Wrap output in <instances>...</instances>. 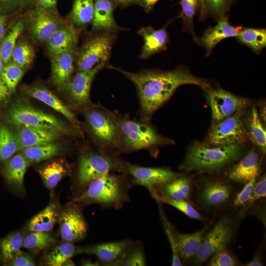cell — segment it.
I'll return each mask as SVG.
<instances>
[{
    "instance_id": "6da1fadb",
    "label": "cell",
    "mask_w": 266,
    "mask_h": 266,
    "mask_svg": "<svg viewBox=\"0 0 266 266\" xmlns=\"http://www.w3.org/2000/svg\"><path fill=\"white\" fill-rule=\"evenodd\" d=\"M109 67L120 72L134 85L139 103V120L142 121L150 122L154 113L181 85L194 84L206 91L210 88L206 81L182 68L168 71L147 69L132 72L112 66Z\"/></svg>"
},
{
    "instance_id": "7a4b0ae2",
    "label": "cell",
    "mask_w": 266,
    "mask_h": 266,
    "mask_svg": "<svg viewBox=\"0 0 266 266\" xmlns=\"http://www.w3.org/2000/svg\"><path fill=\"white\" fill-rule=\"evenodd\" d=\"M133 186L126 174L108 173L92 180L73 201L97 203L102 208L119 209L130 201L129 191Z\"/></svg>"
},
{
    "instance_id": "3957f363",
    "label": "cell",
    "mask_w": 266,
    "mask_h": 266,
    "mask_svg": "<svg viewBox=\"0 0 266 266\" xmlns=\"http://www.w3.org/2000/svg\"><path fill=\"white\" fill-rule=\"evenodd\" d=\"M241 151L239 144L210 147L196 142L187 152L180 169L187 171L218 172L237 160Z\"/></svg>"
},
{
    "instance_id": "277c9868",
    "label": "cell",
    "mask_w": 266,
    "mask_h": 266,
    "mask_svg": "<svg viewBox=\"0 0 266 266\" xmlns=\"http://www.w3.org/2000/svg\"><path fill=\"white\" fill-rule=\"evenodd\" d=\"M120 132V154L147 150L153 156L160 146L172 143L162 136L150 122L135 121L117 113Z\"/></svg>"
},
{
    "instance_id": "5b68a950",
    "label": "cell",
    "mask_w": 266,
    "mask_h": 266,
    "mask_svg": "<svg viewBox=\"0 0 266 266\" xmlns=\"http://www.w3.org/2000/svg\"><path fill=\"white\" fill-rule=\"evenodd\" d=\"M86 125L98 147L120 154V132L117 113L90 105L84 113Z\"/></svg>"
},
{
    "instance_id": "8992f818",
    "label": "cell",
    "mask_w": 266,
    "mask_h": 266,
    "mask_svg": "<svg viewBox=\"0 0 266 266\" xmlns=\"http://www.w3.org/2000/svg\"><path fill=\"white\" fill-rule=\"evenodd\" d=\"M125 162L120 154L99 147L97 150L83 151L78 160L75 176L80 195L96 178L110 172H122Z\"/></svg>"
},
{
    "instance_id": "52a82bcc",
    "label": "cell",
    "mask_w": 266,
    "mask_h": 266,
    "mask_svg": "<svg viewBox=\"0 0 266 266\" xmlns=\"http://www.w3.org/2000/svg\"><path fill=\"white\" fill-rule=\"evenodd\" d=\"M6 121L17 127L31 126L72 133L71 129L55 116L40 110L28 102L19 99L7 108L5 113Z\"/></svg>"
},
{
    "instance_id": "ba28073f",
    "label": "cell",
    "mask_w": 266,
    "mask_h": 266,
    "mask_svg": "<svg viewBox=\"0 0 266 266\" xmlns=\"http://www.w3.org/2000/svg\"><path fill=\"white\" fill-rule=\"evenodd\" d=\"M106 31L86 41L75 53L77 71L89 70L108 59L113 44L114 35Z\"/></svg>"
},
{
    "instance_id": "9c48e42d",
    "label": "cell",
    "mask_w": 266,
    "mask_h": 266,
    "mask_svg": "<svg viewBox=\"0 0 266 266\" xmlns=\"http://www.w3.org/2000/svg\"><path fill=\"white\" fill-rule=\"evenodd\" d=\"M122 172L128 175L133 186L146 188L153 198L162 186L180 175L167 168L143 166L127 161Z\"/></svg>"
},
{
    "instance_id": "30bf717a",
    "label": "cell",
    "mask_w": 266,
    "mask_h": 266,
    "mask_svg": "<svg viewBox=\"0 0 266 266\" xmlns=\"http://www.w3.org/2000/svg\"><path fill=\"white\" fill-rule=\"evenodd\" d=\"M240 112L216 122L209 130L208 139L214 146L241 144L248 138V130Z\"/></svg>"
},
{
    "instance_id": "8fae6325",
    "label": "cell",
    "mask_w": 266,
    "mask_h": 266,
    "mask_svg": "<svg viewBox=\"0 0 266 266\" xmlns=\"http://www.w3.org/2000/svg\"><path fill=\"white\" fill-rule=\"evenodd\" d=\"M25 28L36 40L46 42L66 22L55 12L37 5L27 12L23 18Z\"/></svg>"
},
{
    "instance_id": "7c38bea8",
    "label": "cell",
    "mask_w": 266,
    "mask_h": 266,
    "mask_svg": "<svg viewBox=\"0 0 266 266\" xmlns=\"http://www.w3.org/2000/svg\"><path fill=\"white\" fill-rule=\"evenodd\" d=\"M233 234L232 220L228 217H223L203 237L200 248L195 255L194 264H202L209 257L226 249Z\"/></svg>"
},
{
    "instance_id": "4fadbf2b",
    "label": "cell",
    "mask_w": 266,
    "mask_h": 266,
    "mask_svg": "<svg viewBox=\"0 0 266 266\" xmlns=\"http://www.w3.org/2000/svg\"><path fill=\"white\" fill-rule=\"evenodd\" d=\"M100 63L86 71H77L62 90L72 105L79 110H85L90 105L91 84L97 73L104 66Z\"/></svg>"
},
{
    "instance_id": "5bb4252c",
    "label": "cell",
    "mask_w": 266,
    "mask_h": 266,
    "mask_svg": "<svg viewBox=\"0 0 266 266\" xmlns=\"http://www.w3.org/2000/svg\"><path fill=\"white\" fill-rule=\"evenodd\" d=\"M206 96L211 108L212 118L216 122L241 112L250 103L247 99L222 89H208Z\"/></svg>"
},
{
    "instance_id": "9a60e30c",
    "label": "cell",
    "mask_w": 266,
    "mask_h": 266,
    "mask_svg": "<svg viewBox=\"0 0 266 266\" xmlns=\"http://www.w3.org/2000/svg\"><path fill=\"white\" fill-rule=\"evenodd\" d=\"M21 91L25 95L36 99L64 116L75 127L79 128L80 123L74 113L57 95L42 84H24Z\"/></svg>"
},
{
    "instance_id": "2e32d148",
    "label": "cell",
    "mask_w": 266,
    "mask_h": 266,
    "mask_svg": "<svg viewBox=\"0 0 266 266\" xmlns=\"http://www.w3.org/2000/svg\"><path fill=\"white\" fill-rule=\"evenodd\" d=\"M133 240L125 239L95 244L79 248L80 253L94 255L99 259L100 265L120 266Z\"/></svg>"
},
{
    "instance_id": "e0dca14e",
    "label": "cell",
    "mask_w": 266,
    "mask_h": 266,
    "mask_svg": "<svg viewBox=\"0 0 266 266\" xmlns=\"http://www.w3.org/2000/svg\"><path fill=\"white\" fill-rule=\"evenodd\" d=\"M60 233L65 241L74 243L83 239L88 232V225L78 207H69L59 217Z\"/></svg>"
},
{
    "instance_id": "ac0fdd59",
    "label": "cell",
    "mask_w": 266,
    "mask_h": 266,
    "mask_svg": "<svg viewBox=\"0 0 266 266\" xmlns=\"http://www.w3.org/2000/svg\"><path fill=\"white\" fill-rule=\"evenodd\" d=\"M80 30L72 22L66 23L46 41L50 58L68 51H76Z\"/></svg>"
},
{
    "instance_id": "d6986e66",
    "label": "cell",
    "mask_w": 266,
    "mask_h": 266,
    "mask_svg": "<svg viewBox=\"0 0 266 266\" xmlns=\"http://www.w3.org/2000/svg\"><path fill=\"white\" fill-rule=\"evenodd\" d=\"M61 132L53 130L31 127L20 126L16 133L21 149L53 143L61 136Z\"/></svg>"
},
{
    "instance_id": "ffe728a7",
    "label": "cell",
    "mask_w": 266,
    "mask_h": 266,
    "mask_svg": "<svg viewBox=\"0 0 266 266\" xmlns=\"http://www.w3.org/2000/svg\"><path fill=\"white\" fill-rule=\"evenodd\" d=\"M75 53V51H68L50 58L51 81L61 90L72 76Z\"/></svg>"
},
{
    "instance_id": "44dd1931",
    "label": "cell",
    "mask_w": 266,
    "mask_h": 266,
    "mask_svg": "<svg viewBox=\"0 0 266 266\" xmlns=\"http://www.w3.org/2000/svg\"><path fill=\"white\" fill-rule=\"evenodd\" d=\"M258 153L252 149L227 172V176L235 182L246 183L259 174L260 168Z\"/></svg>"
},
{
    "instance_id": "7402d4cb",
    "label": "cell",
    "mask_w": 266,
    "mask_h": 266,
    "mask_svg": "<svg viewBox=\"0 0 266 266\" xmlns=\"http://www.w3.org/2000/svg\"><path fill=\"white\" fill-rule=\"evenodd\" d=\"M31 164L23 153L13 156L5 162L2 169V174L6 182L21 191L26 171Z\"/></svg>"
},
{
    "instance_id": "603a6c76",
    "label": "cell",
    "mask_w": 266,
    "mask_h": 266,
    "mask_svg": "<svg viewBox=\"0 0 266 266\" xmlns=\"http://www.w3.org/2000/svg\"><path fill=\"white\" fill-rule=\"evenodd\" d=\"M231 194L232 189L229 185L221 181H211L203 185L199 196L203 205L210 208L227 202Z\"/></svg>"
},
{
    "instance_id": "cb8c5ba5",
    "label": "cell",
    "mask_w": 266,
    "mask_h": 266,
    "mask_svg": "<svg viewBox=\"0 0 266 266\" xmlns=\"http://www.w3.org/2000/svg\"><path fill=\"white\" fill-rule=\"evenodd\" d=\"M25 71L12 62L4 66L0 75V108L6 103L15 91Z\"/></svg>"
},
{
    "instance_id": "d4e9b609",
    "label": "cell",
    "mask_w": 266,
    "mask_h": 266,
    "mask_svg": "<svg viewBox=\"0 0 266 266\" xmlns=\"http://www.w3.org/2000/svg\"><path fill=\"white\" fill-rule=\"evenodd\" d=\"M138 33L142 37L144 44L141 52V59H147L164 49L167 41V34L165 29L156 30L152 27H143Z\"/></svg>"
},
{
    "instance_id": "484cf974",
    "label": "cell",
    "mask_w": 266,
    "mask_h": 266,
    "mask_svg": "<svg viewBox=\"0 0 266 266\" xmlns=\"http://www.w3.org/2000/svg\"><path fill=\"white\" fill-rule=\"evenodd\" d=\"M93 31H111L122 29L116 23L112 5L109 0H96L91 22Z\"/></svg>"
},
{
    "instance_id": "4316f807",
    "label": "cell",
    "mask_w": 266,
    "mask_h": 266,
    "mask_svg": "<svg viewBox=\"0 0 266 266\" xmlns=\"http://www.w3.org/2000/svg\"><path fill=\"white\" fill-rule=\"evenodd\" d=\"M239 30L232 26L227 19L223 17L213 28L203 35L201 42L209 52L221 40L227 38L236 37Z\"/></svg>"
},
{
    "instance_id": "83f0119b",
    "label": "cell",
    "mask_w": 266,
    "mask_h": 266,
    "mask_svg": "<svg viewBox=\"0 0 266 266\" xmlns=\"http://www.w3.org/2000/svg\"><path fill=\"white\" fill-rule=\"evenodd\" d=\"M206 230L203 228L192 233L176 234V245L180 259L186 260L195 256L200 248Z\"/></svg>"
},
{
    "instance_id": "f1b7e54d",
    "label": "cell",
    "mask_w": 266,
    "mask_h": 266,
    "mask_svg": "<svg viewBox=\"0 0 266 266\" xmlns=\"http://www.w3.org/2000/svg\"><path fill=\"white\" fill-rule=\"evenodd\" d=\"M20 149L17 134L0 122V164L6 162Z\"/></svg>"
},
{
    "instance_id": "f546056e",
    "label": "cell",
    "mask_w": 266,
    "mask_h": 266,
    "mask_svg": "<svg viewBox=\"0 0 266 266\" xmlns=\"http://www.w3.org/2000/svg\"><path fill=\"white\" fill-rule=\"evenodd\" d=\"M24 28L23 18H21L13 25L0 41V56L4 65L11 62L12 52Z\"/></svg>"
},
{
    "instance_id": "4dcf8cb0",
    "label": "cell",
    "mask_w": 266,
    "mask_h": 266,
    "mask_svg": "<svg viewBox=\"0 0 266 266\" xmlns=\"http://www.w3.org/2000/svg\"><path fill=\"white\" fill-rule=\"evenodd\" d=\"M57 216L55 204H50L30 221L28 229L31 232H49L53 229Z\"/></svg>"
},
{
    "instance_id": "1f68e13d",
    "label": "cell",
    "mask_w": 266,
    "mask_h": 266,
    "mask_svg": "<svg viewBox=\"0 0 266 266\" xmlns=\"http://www.w3.org/2000/svg\"><path fill=\"white\" fill-rule=\"evenodd\" d=\"M190 193L191 184L189 179L187 177L180 175L162 186L157 194L164 195L174 199L187 200L189 198Z\"/></svg>"
},
{
    "instance_id": "d6a6232c",
    "label": "cell",
    "mask_w": 266,
    "mask_h": 266,
    "mask_svg": "<svg viewBox=\"0 0 266 266\" xmlns=\"http://www.w3.org/2000/svg\"><path fill=\"white\" fill-rule=\"evenodd\" d=\"M67 173V167L61 160L50 162L39 170L45 185L50 190L54 189Z\"/></svg>"
},
{
    "instance_id": "836d02e7",
    "label": "cell",
    "mask_w": 266,
    "mask_h": 266,
    "mask_svg": "<svg viewBox=\"0 0 266 266\" xmlns=\"http://www.w3.org/2000/svg\"><path fill=\"white\" fill-rule=\"evenodd\" d=\"M23 236L21 233H11L0 239V258L6 265L19 252L22 247Z\"/></svg>"
},
{
    "instance_id": "e575fe53",
    "label": "cell",
    "mask_w": 266,
    "mask_h": 266,
    "mask_svg": "<svg viewBox=\"0 0 266 266\" xmlns=\"http://www.w3.org/2000/svg\"><path fill=\"white\" fill-rule=\"evenodd\" d=\"M80 253L79 248L73 243L65 241L55 247L47 255L46 264L49 266H64L68 261Z\"/></svg>"
},
{
    "instance_id": "d590c367",
    "label": "cell",
    "mask_w": 266,
    "mask_h": 266,
    "mask_svg": "<svg viewBox=\"0 0 266 266\" xmlns=\"http://www.w3.org/2000/svg\"><path fill=\"white\" fill-rule=\"evenodd\" d=\"M94 10L93 0H75L70 14L71 22L77 27L88 25L92 22Z\"/></svg>"
},
{
    "instance_id": "8d00e7d4",
    "label": "cell",
    "mask_w": 266,
    "mask_h": 266,
    "mask_svg": "<svg viewBox=\"0 0 266 266\" xmlns=\"http://www.w3.org/2000/svg\"><path fill=\"white\" fill-rule=\"evenodd\" d=\"M61 152V147L53 143L29 147L23 149V154L31 163L50 159Z\"/></svg>"
},
{
    "instance_id": "74e56055",
    "label": "cell",
    "mask_w": 266,
    "mask_h": 266,
    "mask_svg": "<svg viewBox=\"0 0 266 266\" xmlns=\"http://www.w3.org/2000/svg\"><path fill=\"white\" fill-rule=\"evenodd\" d=\"M248 135L263 154L266 151V132L259 116L257 108L253 107L248 121Z\"/></svg>"
},
{
    "instance_id": "f35d334b",
    "label": "cell",
    "mask_w": 266,
    "mask_h": 266,
    "mask_svg": "<svg viewBox=\"0 0 266 266\" xmlns=\"http://www.w3.org/2000/svg\"><path fill=\"white\" fill-rule=\"evenodd\" d=\"M34 51L32 45L25 39L17 41L12 53L11 62L26 69L33 63Z\"/></svg>"
},
{
    "instance_id": "ab89813d",
    "label": "cell",
    "mask_w": 266,
    "mask_h": 266,
    "mask_svg": "<svg viewBox=\"0 0 266 266\" xmlns=\"http://www.w3.org/2000/svg\"><path fill=\"white\" fill-rule=\"evenodd\" d=\"M240 41L256 51L266 45V31L265 29L245 28L239 30L236 36Z\"/></svg>"
},
{
    "instance_id": "60d3db41",
    "label": "cell",
    "mask_w": 266,
    "mask_h": 266,
    "mask_svg": "<svg viewBox=\"0 0 266 266\" xmlns=\"http://www.w3.org/2000/svg\"><path fill=\"white\" fill-rule=\"evenodd\" d=\"M55 241L48 232L31 231L23 238L22 247L32 250L39 251L50 246Z\"/></svg>"
},
{
    "instance_id": "b9f144b4",
    "label": "cell",
    "mask_w": 266,
    "mask_h": 266,
    "mask_svg": "<svg viewBox=\"0 0 266 266\" xmlns=\"http://www.w3.org/2000/svg\"><path fill=\"white\" fill-rule=\"evenodd\" d=\"M146 259L143 245L139 241H133L120 266H144Z\"/></svg>"
},
{
    "instance_id": "7bdbcfd3",
    "label": "cell",
    "mask_w": 266,
    "mask_h": 266,
    "mask_svg": "<svg viewBox=\"0 0 266 266\" xmlns=\"http://www.w3.org/2000/svg\"><path fill=\"white\" fill-rule=\"evenodd\" d=\"M154 198L157 201L166 203L176 208L190 218L200 221L204 219L187 200L174 199L162 194H157Z\"/></svg>"
},
{
    "instance_id": "ee69618b",
    "label": "cell",
    "mask_w": 266,
    "mask_h": 266,
    "mask_svg": "<svg viewBox=\"0 0 266 266\" xmlns=\"http://www.w3.org/2000/svg\"><path fill=\"white\" fill-rule=\"evenodd\" d=\"M35 0H0V14L9 15L31 7Z\"/></svg>"
},
{
    "instance_id": "f6af8a7d",
    "label": "cell",
    "mask_w": 266,
    "mask_h": 266,
    "mask_svg": "<svg viewBox=\"0 0 266 266\" xmlns=\"http://www.w3.org/2000/svg\"><path fill=\"white\" fill-rule=\"evenodd\" d=\"M160 205V204L159 203ZM160 206V212L161 217L162 223L165 230L167 237L169 240L170 244V247L172 251V261L171 265L172 266H182V263L181 259L179 256L176 245L175 236L176 234L174 233L172 227L170 225V223L168 221L162 209Z\"/></svg>"
},
{
    "instance_id": "bcb514c9",
    "label": "cell",
    "mask_w": 266,
    "mask_h": 266,
    "mask_svg": "<svg viewBox=\"0 0 266 266\" xmlns=\"http://www.w3.org/2000/svg\"><path fill=\"white\" fill-rule=\"evenodd\" d=\"M235 259L225 249L215 254L208 262L209 266H234Z\"/></svg>"
},
{
    "instance_id": "7dc6e473",
    "label": "cell",
    "mask_w": 266,
    "mask_h": 266,
    "mask_svg": "<svg viewBox=\"0 0 266 266\" xmlns=\"http://www.w3.org/2000/svg\"><path fill=\"white\" fill-rule=\"evenodd\" d=\"M231 0H200L202 7L207 11L221 16L228 8Z\"/></svg>"
},
{
    "instance_id": "c3c4849f",
    "label": "cell",
    "mask_w": 266,
    "mask_h": 266,
    "mask_svg": "<svg viewBox=\"0 0 266 266\" xmlns=\"http://www.w3.org/2000/svg\"><path fill=\"white\" fill-rule=\"evenodd\" d=\"M266 196V177L265 175L261 180L256 183L247 203V206L257 200Z\"/></svg>"
},
{
    "instance_id": "681fc988",
    "label": "cell",
    "mask_w": 266,
    "mask_h": 266,
    "mask_svg": "<svg viewBox=\"0 0 266 266\" xmlns=\"http://www.w3.org/2000/svg\"><path fill=\"white\" fill-rule=\"evenodd\" d=\"M256 178H254L246 183L241 191L237 195L233 201L235 206H241L247 201L256 183Z\"/></svg>"
},
{
    "instance_id": "f907efd6",
    "label": "cell",
    "mask_w": 266,
    "mask_h": 266,
    "mask_svg": "<svg viewBox=\"0 0 266 266\" xmlns=\"http://www.w3.org/2000/svg\"><path fill=\"white\" fill-rule=\"evenodd\" d=\"M199 0H181L182 14L185 18L191 20L195 14Z\"/></svg>"
},
{
    "instance_id": "816d5d0a",
    "label": "cell",
    "mask_w": 266,
    "mask_h": 266,
    "mask_svg": "<svg viewBox=\"0 0 266 266\" xmlns=\"http://www.w3.org/2000/svg\"><path fill=\"white\" fill-rule=\"evenodd\" d=\"M35 263L28 255L19 252L7 265L10 266H33Z\"/></svg>"
},
{
    "instance_id": "f5cc1de1",
    "label": "cell",
    "mask_w": 266,
    "mask_h": 266,
    "mask_svg": "<svg viewBox=\"0 0 266 266\" xmlns=\"http://www.w3.org/2000/svg\"><path fill=\"white\" fill-rule=\"evenodd\" d=\"M58 0H37L39 5L50 11L57 12L56 7Z\"/></svg>"
},
{
    "instance_id": "db71d44e",
    "label": "cell",
    "mask_w": 266,
    "mask_h": 266,
    "mask_svg": "<svg viewBox=\"0 0 266 266\" xmlns=\"http://www.w3.org/2000/svg\"><path fill=\"white\" fill-rule=\"evenodd\" d=\"M7 16L6 15L0 14V41L5 36Z\"/></svg>"
},
{
    "instance_id": "11a10c76",
    "label": "cell",
    "mask_w": 266,
    "mask_h": 266,
    "mask_svg": "<svg viewBox=\"0 0 266 266\" xmlns=\"http://www.w3.org/2000/svg\"><path fill=\"white\" fill-rule=\"evenodd\" d=\"M263 265L261 259L258 256H254L252 260L246 265V266H262Z\"/></svg>"
},
{
    "instance_id": "9f6ffc18",
    "label": "cell",
    "mask_w": 266,
    "mask_h": 266,
    "mask_svg": "<svg viewBox=\"0 0 266 266\" xmlns=\"http://www.w3.org/2000/svg\"><path fill=\"white\" fill-rule=\"evenodd\" d=\"M159 0H140L143 5L148 9L152 8Z\"/></svg>"
},
{
    "instance_id": "6f0895ef",
    "label": "cell",
    "mask_w": 266,
    "mask_h": 266,
    "mask_svg": "<svg viewBox=\"0 0 266 266\" xmlns=\"http://www.w3.org/2000/svg\"><path fill=\"white\" fill-rule=\"evenodd\" d=\"M100 262H92L91 260H86L82 263L83 266H100Z\"/></svg>"
},
{
    "instance_id": "680465c9",
    "label": "cell",
    "mask_w": 266,
    "mask_h": 266,
    "mask_svg": "<svg viewBox=\"0 0 266 266\" xmlns=\"http://www.w3.org/2000/svg\"><path fill=\"white\" fill-rule=\"evenodd\" d=\"M114 2L122 4L129 3L133 0H113Z\"/></svg>"
},
{
    "instance_id": "91938a15",
    "label": "cell",
    "mask_w": 266,
    "mask_h": 266,
    "mask_svg": "<svg viewBox=\"0 0 266 266\" xmlns=\"http://www.w3.org/2000/svg\"><path fill=\"white\" fill-rule=\"evenodd\" d=\"M4 64L3 63V61L1 58V57L0 56V75L3 70V67H4Z\"/></svg>"
}]
</instances>
